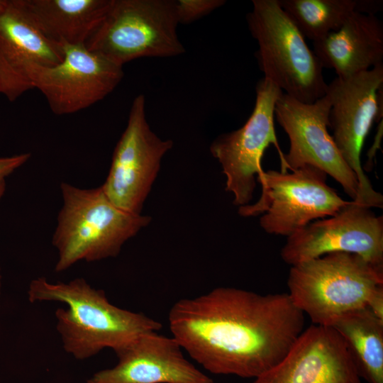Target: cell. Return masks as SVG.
<instances>
[{"mask_svg": "<svg viewBox=\"0 0 383 383\" xmlns=\"http://www.w3.org/2000/svg\"><path fill=\"white\" fill-rule=\"evenodd\" d=\"M172 336L215 374L256 378L278 364L304 330L288 293L217 287L171 307Z\"/></svg>", "mask_w": 383, "mask_h": 383, "instance_id": "6da1fadb", "label": "cell"}, {"mask_svg": "<svg viewBox=\"0 0 383 383\" xmlns=\"http://www.w3.org/2000/svg\"><path fill=\"white\" fill-rule=\"evenodd\" d=\"M28 296L31 303L67 305L55 311L56 328L65 351L77 360L89 358L104 348L116 353L141 335L162 328L160 322L142 313L111 304L104 290L83 278L51 283L40 277L30 282Z\"/></svg>", "mask_w": 383, "mask_h": 383, "instance_id": "7a4b0ae2", "label": "cell"}, {"mask_svg": "<svg viewBox=\"0 0 383 383\" xmlns=\"http://www.w3.org/2000/svg\"><path fill=\"white\" fill-rule=\"evenodd\" d=\"M288 294L314 325L331 327L343 314L369 308L383 319V268L350 252H331L291 266Z\"/></svg>", "mask_w": 383, "mask_h": 383, "instance_id": "3957f363", "label": "cell"}, {"mask_svg": "<svg viewBox=\"0 0 383 383\" xmlns=\"http://www.w3.org/2000/svg\"><path fill=\"white\" fill-rule=\"evenodd\" d=\"M60 189L63 205L52 240L58 255L56 272L80 260L117 256L123 244L151 221L148 216L116 206L101 187L86 189L62 182Z\"/></svg>", "mask_w": 383, "mask_h": 383, "instance_id": "277c9868", "label": "cell"}, {"mask_svg": "<svg viewBox=\"0 0 383 383\" xmlns=\"http://www.w3.org/2000/svg\"><path fill=\"white\" fill-rule=\"evenodd\" d=\"M247 14L264 78L284 94L312 104L326 94L323 66L279 0H253Z\"/></svg>", "mask_w": 383, "mask_h": 383, "instance_id": "5b68a950", "label": "cell"}, {"mask_svg": "<svg viewBox=\"0 0 383 383\" xmlns=\"http://www.w3.org/2000/svg\"><path fill=\"white\" fill-rule=\"evenodd\" d=\"M174 0H112L86 48L123 66L143 57L182 55Z\"/></svg>", "mask_w": 383, "mask_h": 383, "instance_id": "8992f818", "label": "cell"}, {"mask_svg": "<svg viewBox=\"0 0 383 383\" xmlns=\"http://www.w3.org/2000/svg\"><path fill=\"white\" fill-rule=\"evenodd\" d=\"M327 176L311 165L290 172L263 171L257 177L262 187L259 200L239 207L238 213L245 217L262 214L260 226L266 233L287 238L350 203L328 185Z\"/></svg>", "mask_w": 383, "mask_h": 383, "instance_id": "52a82bcc", "label": "cell"}, {"mask_svg": "<svg viewBox=\"0 0 383 383\" xmlns=\"http://www.w3.org/2000/svg\"><path fill=\"white\" fill-rule=\"evenodd\" d=\"M382 91L383 64L349 77H337L326 91L331 101V136L358 181L355 201L371 209L383 207V196L364 173L360 157L372 123L382 116Z\"/></svg>", "mask_w": 383, "mask_h": 383, "instance_id": "ba28073f", "label": "cell"}, {"mask_svg": "<svg viewBox=\"0 0 383 383\" xmlns=\"http://www.w3.org/2000/svg\"><path fill=\"white\" fill-rule=\"evenodd\" d=\"M282 91L271 81L262 78L256 86L254 109L240 128L219 135L211 144L213 157L221 164L226 176V191L233 195V204L239 207L252 199L256 180L264 170L262 158L273 144L281 151L274 129V108Z\"/></svg>", "mask_w": 383, "mask_h": 383, "instance_id": "9c48e42d", "label": "cell"}, {"mask_svg": "<svg viewBox=\"0 0 383 383\" xmlns=\"http://www.w3.org/2000/svg\"><path fill=\"white\" fill-rule=\"evenodd\" d=\"M172 146V140L162 139L150 129L145 96L138 95L114 149L109 174L101 186L108 199L126 212L141 214L162 159Z\"/></svg>", "mask_w": 383, "mask_h": 383, "instance_id": "30bf717a", "label": "cell"}, {"mask_svg": "<svg viewBox=\"0 0 383 383\" xmlns=\"http://www.w3.org/2000/svg\"><path fill=\"white\" fill-rule=\"evenodd\" d=\"M331 101L328 96L312 104L301 102L284 93L277 99L274 118L288 135L289 149L284 154L282 172L311 165L337 181L353 201L359 184L329 133Z\"/></svg>", "mask_w": 383, "mask_h": 383, "instance_id": "8fae6325", "label": "cell"}, {"mask_svg": "<svg viewBox=\"0 0 383 383\" xmlns=\"http://www.w3.org/2000/svg\"><path fill=\"white\" fill-rule=\"evenodd\" d=\"M62 48L64 58L59 64L27 69L32 88L41 91L55 114H70L89 107L110 94L123 77L122 66L85 45Z\"/></svg>", "mask_w": 383, "mask_h": 383, "instance_id": "7c38bea8", "label": "cell"}, {"mask_svg": "<svg viewBox=\"0 0 383 383\" xmlns=\"http://www.w3.org/2000/svg\"><path fill=\"white\" fill-rule=\"evenodd\" d=\"M336 252L358 255L383 268L382 216L351 200L335 215L313 221L287 237L281 257L293 266Z\"/></svg>", "mask_w": 383, "mask_h": 383, "instance_id": "4fadbf2b", "label": "cell"}, {"mask_svg": "<svg viewBox=\"0 0 383 383\" xmlns=\"http://www.w3.org/2000/svg\"><path fill=\"white\" fill-rule=\"evenodd\" d=\"M360 378L340 335L332 327L313 324L252 383H361Z\"/></svg>", "mask_w": 383, "mask_h": 383, "instance_id": "5bb4252c", "label": "cell"}, {"mask_svg": "<svg viewBox=\"0 0 383 383\" xmlns=\"http://www.w3.org/2000/svg\"><path fill=\"white\" fill-rule=\"evenodd\" d=\"M182 350L172 336L145 333L115 353L114 367L94 373L87 383H213Z\"/></svg>", "mask_w": 383, "mask_h": 383, "instance_id": "9a60e30c", "label": "cell"}, {"mask_svg": "<svg viewBox=\"0 0 383 383\" xmlns=\"http://www.w3.org/2000/svg\"><path fill=\"white\" fill-rule=\"evenodd\" d=\"M63 58L62 48L38 28L20 0H8L0 14V94L10 101L16 100L33 89L28 67L54 66Z\"/></svg>", "mask_w": 383, "mask_h": 383, "instance_id": "2e32d148", "label": "cell"}, {"mask_svg": "<svg viewBox=\"0 0 383 383\" xmlns=\"http://www.w3.org/2000/svg\"><path fill=\"white\" fill-rule=\"evenodd\" d=\"M313 43L323 67L346 77L383 64V24L376 15L353 12L336 30Z\"/></svg>", "mask_w": 383, "mask_h": 383, "instance_id": "e0dca14e", "label": "cell"}, {"mask_svg": "<svg viewBox=\"0 0 383 383\" xmlns=\"http://www.w3.org/2000/svg\"><path fill=\"white\" fill-rule=\"evenodd\" d=\"M38 28L60 45H84L112 0H20Z\"/></svg>", "mask_w": 383, "mask_h": 383, "instance_id": "ac0fdd59", "label": "cell"}, {"mask_svg": "<svg viewBox=\"0 0 383 383\" xmlns=\"http://www.w3.org/2000/svg\"><path fill=\"white\" fill-rule=\"evenodd\" d=\"M331 327L343 338L360 377L383 383V319L362 308L343 314Z\"/></svg>", "mask_w": 383, "mask_h": 383, "instance_id": "d6986e66", "label": "cell"}, {"mask_svg": "<svg viewBox=\"0 0 383 383\" xmlns=\"http://www.w3.org/2000/svg\"><path fill=\"white\" fill-rule=\"evenodd\" d=\"M305 38L318 40L355 11L357 0H279Z\"/></svg>", "mask_w": 383, "mask_h": 383, "instance_id": "ffe728a7", "label": "cell"}, {"mask_svg": "<svg viewBox=\"0 0 383 383\" xmlns=\"http://www.w3.org/2000/svg\"><path fill=\"white\" fill-rule=\"evenodd\" d=\"M226 4L224 0H174L178 23H190Z\"/></svg>", "mask_w": 383, "mask_h": 383, "instance_id": "44dd1931", "label": "cell"}, {"mask_svg": "<svg viewBox=\"0 0 383 383\" xmlns=\"http://www.w3.org/2000/svg\"><path fill=\"white\" fill-rule=\"evenodd\" d=\"M30 157V153L0 157V179L5 178L25 164Z\"/></svg>", "mask_w": 383, "mask_h": 383, "instance_id": "7402d4cb", "label": "cell"}, {"mask_svg": "<svg viewBox=\"0 0 383 383\" xmlns=\"http://www.w3.org/2000/svg\"><path fill=\"white\" fill-rule=\"evenodd\" d=\"M382 2L379 0H357L355 11L375 15L382 9Z\"/></svg>", "mask_w": 383, "mask_h": 383, "instance_id": "603a6c76", "label": "cell"}, {"mask_svg": "<svg viewBox=\"0 0 383 383\" xmlns=\"http://www.w3.org/2000/svg\"><path fill=\"white\" fill-rule=\"evenodd\" d=\"M6 189L5 178L0 179V200L2 198ZM1 277L0 274V307H1Z\"/></svg>", "mask_w": 383, "mask_h": 383, "instance_id": "cb8c5ba5", "label": "cell"}, {"mask_svg": "<svg viewBox=\"0 0 383 383\" xmlns=\"http://www.w3.org/2000/svg\"><path fill=\"white\" fill-rule=\"evenodd\" d=\"M8 0H0V14L4 11L6 5Z\"/></svg>", "mask_w": 383, "mask_h": 383, "instance_id": "d4e9b609", "label": "cell"}]
</instances>
